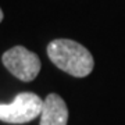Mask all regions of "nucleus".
<instances>
[{
    "label": "nucleus",
    "instance_id": "1",
    "mask_svg": "<svg viewBox=\"0 0 125 125\" xmlns=\"http://www.w3.org/2000/svg\"><path fill=\"white\" fill-rule=\"evenodd\" d=\"M47 56L61 71L75 78H85L93 71L94 60L83 45L71 39H54L47 45Z\"/></svg>",
    "mask_w": 125,
    "mask_h": 125
},
{
    "label": "nucleus",
    "instance_id": "2",
    "mask_svg": "<svg viewBox=\"0 0 125 125\" xmlns=\"http://www.w3.org/2000/svg\"><path fill=\"white\" fill-rule=\"evenodd\" d=\"M43 100L33 92L18 93L11 103H0V121L7 124H27L40 117Z\"/></svg>",
    "mask_w": 125,
    "mask_h": 125
},
{
    "label": "nucleus",
    "instance_id": "3",
    "mask_svg": "<svg viewBox=\"0 0 125 125\" xmlns=\"http://www.w3.org/2000/svg\"><path fill=\"white\" fill-rule=\"evenodd\" d=\"M1 61L15 78L24 82H31L35 79L42 67L38 54L24 46H14L9 49L3 54Z\"/></svg>",
    "mask_w": 125,
    "mask_h": 125
},
{
    "label": "nucleus",
    "instance_id": "4",
    "mask_svg": "<svg viewBox=\"0 0 125 125\" xmlns=\"http://www.w3.org/2000/svg\"><path fill=\"white\" fill-rule=\"evenodd\" d=\"M67 124H68V107L65 102L57 93H50L43 100L39 125H67Z\"/></svg>",
    "mask_w": 125,
    "mask_h": 125
},
{
    "label": "nucleus",
    "instance_id": "5",
    "mask_svg": "<svg viewBox=\"0 0 125 125\" xmlns=\"http://www.w3.org/2000/svg\"><path fill=\"white\" fill-rule=\"evenodd\" d=\"M3 21V11H1V9H0V22Z\"/></svg>",
    "mask_w": 125,
    "mask_h": 125
}]
</instances>
